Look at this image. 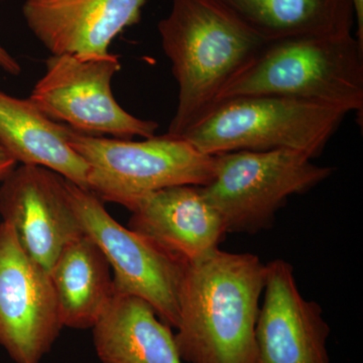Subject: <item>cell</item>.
<instances>
[{
  "label": "cell",
  "mask_w": 363,
  "mask_h": 363,
  "mask_svg": "<svg viewBox=\"0 0 363 363\" xmlns=\"http://www.w3.org/2000/svg\"><path fill=\"white\" fill-rule=\"evenodd\" d=\"M266 276L257 255L220 248L186 266L175 334L182 362L257 363L255 327Z\"/></svg>",
  "instance_id": "1"
},
{
  "label": "cell",
  "mask_w": 363,
  "mask_h": 363,
  "mask_svg": "<svg viewBox=\"0 0 363 363\" xmlns=\"http://www.w3.org/2000/svg\"><path fill=\"white\" fill-rule=\"evenodd\" d=\"M179 86L169 135L183 136L267 44L217 0H173L157 26Z\"/></svg>",
  "instance_id": "2"
},
{
  "label": "cell",
  "mask_w": 363,
  "mask_h": 363,
  "mask_svg": "<svg viewBox=\"0 0 363 363\" xmlns=\"http://www.w3.org/2000/svg\"><path fill=\"white\" fill-rule=\"evenodd\" d=\"M262 94L312 100L362 116L363 48L351 33L267 42L223 88L216 105Z\"/></svg>",
  "instance_id": "3"
},
{
  "label": "cell",
  "mask_w": 363,
  "mask_h": 363,
  "mask_svg": "<svg viewBox=\"0 0 363 363\" xmlns=\"http://www.w3.org/2000/svg\"><path fill=\"white\" fill-rule=\"evenodd\" d=\"M346 114L341 107L312 100L250 95L217 104L183 138L208 156L290 150L314 159Z\"/></svg>",
  "instance_id": "4"
},
{
  "label": "cell",
  "mask_w": 363,
  "mask_h": 363,
  "mask_svg": "<svg viewBox=\"0 0 363 363\" xmlns=\"http://www.w3.org/2000/svg\"><path fill=\"white\" fill-rule=\"evenodd\" d=\"M72 149L88 164V190L104 202L130 210L143 196L175 186L204 187L214 176L215 157L183 136L166 133L142 142L83 135L74 130Z\"/></svg>",
  "instance_id": "5"
},
{
  "label": "cell",
  "mask_w": 363,
  "mask_h": 363,
  "mask_svg": "<svg viewBox=\"0 0 363 363\" xmlns=\"http://www.w3.org/2000/svg\"><path fill=\"white\" fill-rule=\"evenodd\" d=\"M214 157L213 179L201 192L227 233L266 230L291 196L304 194L333 173L297 150H240Z\"/></svg>",
  "instance_id": "6"
},
{
  "label": "cell",
  "mask_w": 363,
  "mask_h": 363,
  "mask_svg": "<svg viewBox=\"0 0 363 363\" xmlns=\"http://www.w3.org/2000/svg\"><path fill=\"white\" fill-rule=\"evenodd\" d=\"M121 65L117 55H51L30 101L40 112L77 133L119 140L156 135L159 124L124 111L112 94L111 80Z\"/></svg>",
  "instance_id": "7"
},
{
  "label": "cell",
  "mask_w": 363,
  "mask_h": 363,
  "mask_svg": "<svg viewBox=\"0 0 363 363\" xmlns=\"http://www.w3.org/2000/svg\"><path fill=\"white\" fill-rule=\"evenodd\" d=\"M67 187L84 233L113 269L114 291L147 301L164 324L177 328L187 264L119 224L105 209L104 202L89 190L68 180Z\"/></svg>",
  "instance_id": "8"
},
{
  "label": "cell",
  "mask_w": 363,
  "mask_h": 363,
  "mask_svg": "<svg viewBox=\"0 0 363 363\" xmlns=\"http://www.w3.org/2000/svg\"><path fill=\"white\" fill-rule=\"evenodd\" d=\"M63 325L49 272L0 223V345L16 363H40Z\"/></svg>",
  "instance_id": "9"
},
{
  "label": "cell",
  "mask_w": 363,
  "mask_h": 363,
  "mask_svg": "<svg viewBox=\"0 0 363 363\" xmlns=\"http://www.w3.org/2000/svg\"><path fill=\"white\" fill-rule=\"evenodd\" d=\"M0 214L26 255L47 272L85 234L66 179L44 167L21 164L9 173L0 187Z\"/></svg>",
  "instance_id": "10"
},
{
  "label": "cell",
  "mask_w": 363,
  "mask_h": 363,
  "mask_svg": "<svg viewBox=\"0 0 363 363\" xmlns=\"http://www.w3.org/2000/svg\"><path fill=\"white\" fill-rule=\"evenodd\" d=\"M266 266L255 327L257 363H330V327L321 306L303 297L290 262L277 259Z\"/></svg>",
  "instance_id": "11"
},
{
  "label": "cell",
  "mask_w": 363,
  "mask_h": 363,
  "mask_svg": "<svg viewBox=\"0 0 363 363\" xmlns=\"http://www.w3.org/2000/svg\"><path fill=\"white\" fill-rule=\"evenodd\" d=\"M147 0H26L23 16L51 55L104 56L142 18Z\"/></svg>",
  "instance_id": "12"
},
{
  "label": "cell",
  "mask_w": 363,
  "mask_h": 363,
  "mask_svg": "<svg viewBox=\"0 0 363 363\" xmlns=\"http://www.w3.org/2000/svg\"><path fill=\"white\" fill-rule=\"evenodd\" d=\"M130 211L131 231L187 264L218 250L227 234L198 186L162 189L143 196Z\"/></svg>",
  "instance_id": "13"
},
{
  "label": "cell",
  "mask_w": 363,
  "mask_h": 363,
  "mask_svg": "<svg viewBox=\"0 0 363 363\" xmlns=\"http://www.w3.org/2000/svg\"><path fill=\"white\" fill-rule=\"evenodd\" d=\"M92 330L102 363H182L172 327L142 298L114 293Z\"/></svg>",
  "instance_id": "14"
},
{
  "label": "cell",
  "mask_w": 363,
  "mask_h": 363,
  "mask_svg": "<svg viewBox=\"0 0 363 363\" xmlns=\"http://www.w3.org/2000/svg\"><path fill=\"white\" fill-rule=\"evenodd\" d=\"M70 130L45 116L30 98L0 91V145L16 162L52 169L88 190V164L69 145Z\"/></svg>",
  "instance_id": "15"
},
{
  "label": "cell",
  "mask_w": 363,
  "mask_h": 363,
  "mask_svg": "<svg viewBox=\"0 0 363 363\" xmlns=\"http://www.w3.org/2000/svg\"><path fill=\"white\" fill-rule=\"evenodd\" d=\"M111 267L87 234L67 245L49 272L63 327L92 329L113 297Z\"/></svg>",
  "instance_id": "16"
},
{
  "label": "cell",
  "mask_w": 363,
  "mask_h": 363,
  "mask_svg": "<svg viewBox=\"0 0 363 363\" xmlns=\"http://www.w3.org/2000/svg\"><path fill=\"white\" fill-rule=\"evenodd\" d=\"M266 42L351 33L352 0H217Z\"/></svg>",
  "instance_id": "17"
},
{
  "label": "cell",
  "mask_w": 363,
  "mask_h": 363,
  "mask_svg": "<svg viewBox=\"0 0 363 363\" xmlns=\"http://www.w3.org/2000/svg\"><path fill=\"white\" fill-rule=\"evenodd\" d=\"M0 68L11 75H20L21 68L18 62L0 45Z\"/></svg>",
  "instance_id": "18"
},
{
  "label": "cell",
  "mask_w": 363,
  "mask_h": 363,
  "mask_svg": "<svg viewBox=\"0 0 363 363\" xmlns=\"http://www.w3.org/2000/svg\"><path fill=\"white\" fill-rule=\"evenodd\" d=\"M16 166V160L0 145V181H4Z\"/></svg>",
  "instance_id": "19"
},
{
  "label": "cell",
  "mask_w": 363,
  "mask_h": 363,
  "mask_svg": "<svg viewBox=\"0 0 363 363\" xmlns=\"http://www.w3.org/2000/svg\"><path fill=\"white\" fill-rule=\"evenodd\" d=\"M357 21V40L363 48V0H352Z\"/></svg>",
  "instance_id": "20"
}]
</instances>
